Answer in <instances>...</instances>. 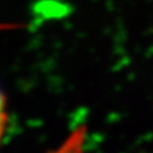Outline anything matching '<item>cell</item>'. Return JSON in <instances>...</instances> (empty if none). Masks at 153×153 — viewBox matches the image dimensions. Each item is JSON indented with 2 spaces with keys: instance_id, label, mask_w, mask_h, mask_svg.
Segmentation results:
<instances>
[{
  "instance_id": "1",
  "label": "cell",
  "mask_w": 153,
  "mask_h": 153,
  "mask_svg": "<svg viewBox=\"0 0 153 153\" xmlns=\"http://www.w3.org/2000/svg\"><path fill=\"white\" fill-rule=\"evenodd\" d=\"M86 134V127L75 129L57 149L48 153H85Z\"/></svg>"
},
{
  "instance_id": "2",
  "label": "cell",
  "mask_w": 153,
  "mask_h": 153,
  "mask_svg": "<svg viewBox=\"0 0 153 153\" xmlns=\"http://www.w3.org/2000/svg\"><path fill=\"white\" fill-rule=\"evenodd\" d=\"M7 121H9V116H7V107H6V98L1 92V89H0V141L4 137V134L7 127Z\"/></svg>"
}]
</instances>
